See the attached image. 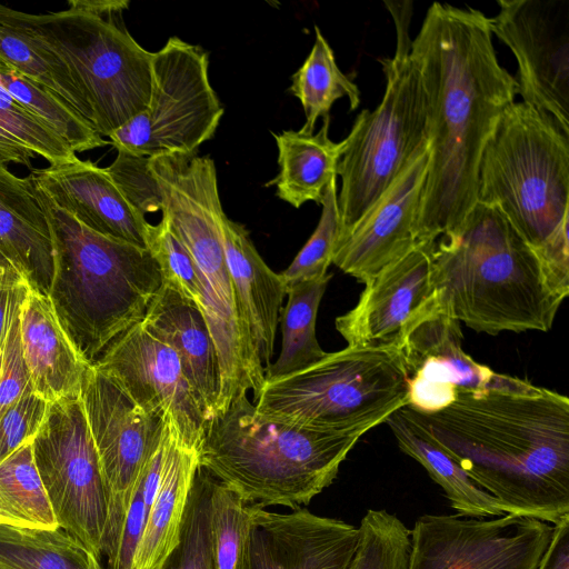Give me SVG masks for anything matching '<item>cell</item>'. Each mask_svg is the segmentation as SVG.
<instances>
[{
  "instance_id": "6da1fadb",
  "label": "cell",
  "mask_w": 569,
  "mask_h": 569,
  "mask_svg": "<svg viewBox=\"0 0 569 569\" xmlns=\"http://www.w3.org/2000/svg\"><path fill=\"white\" fill-rule=\"evenodd\" d=\"M427 100L430 161L417 243L457 229L477 203L482 151L517 82L493 47L482 11L433 2L411 42Z\"/></svg>"
},
{
  "instance_id": "7a4b0ae2",
  "label": "cell",
  "mask_w": 569,
  "mask_h": 569,
  "mask_svg": "<svg viewBox=\"0 0 569 569\" xmlns=\"http://www.w3.org/2000/svg\"><path fill=\"white\" fill-rule=\"evenodd\" d=\"M432 437L503 513L555 525L569 515V399L519 379L418 412Z\"/></svg>"
},
{
  "instance_id": "3957f363",
  "label": "cell",
  "mask_w": 569,
  "mask_h": 569,
  "mask_svg": "<svg viewBox=\"0 0 569 569\" xmlns=\"http://www.w3.org/2000/svg\"><path fill=\"white\" fill-rule=\"evenodd\" d=\"M432 279L446 313L489 335L548 331L569 293L505 216L479 202L436 240Z\"/></svg>"
},
{
  "instance_id": "277c9868",
  "label": "cell",
  "mask_w": 569,
  "mask_h": 569,
  "mask_svg": "<svg viewBox=\"0 0 569 569\" xmlns=\"http://www.w3.org/2000/svg\"><path fill=\"white\" fill-rule=\"evenodd\" d=\"M33 184L54 251L48 298L72 347L92 366L116 338L143 320L161 286L160 270L148 249L89 229Z\"/></svg>"
},
{
  "instance_id": "5b68a950",
  "label": "cell",
  "mask_w": 569,
  "mask_h": 569,
  "mask_svg": "<svg viewBox=\"0 0 569 569\" xmlns=\"http://www.w3.org/2000/svg\"><path fill=\"white\" fill-rule=\"evenodd\" d=\"M477 202L498 209L569 291V136L515 101L480 159Z\"/></svg>"
},
{
  "instance_id": "8992f818",
  "label": "cell",
  "mask_w": 569,
  "mask_h": 569,
  "mask_svg": "<svg viewBox=\"0 0 569 569\" xmlns=\"http://www.w3.org/2000/svg\"><path fill=\"white\" fill-rule=\"evenodd\" d=\"M247 393L207 421L200 468L249 505L299 509L333 482L361 435L264 418Z\"/></svg>"
},
{
  "instance_id": "52a82bcc",
  "label": "cell",
  "mask_w": 569,
  "mask_h": 569,
  "mask_svg": "<svg viewBox=\"0 0 569 569\" xmlns=\"http://www.w3.org/2000/svg\"><path fill=\"white\" fill-rule=\"evenodd\" d=\"M128 0H69L57 12L28 13L0 3V13L57 53L76 74L93 114L109 137L147 109L153 52L124 22Z\"/></svg>"
},
{
  "instance_id": "ba28073f",
  "label": "cell",
  "mask_w": 569,
  "mask_h": 569,
  "mask_svg": "<svg viewBox=\"0 0 569 569\" xmlns=\"http://www.w3.org/2000/svg\"><path fill=\"white\" fill-rule=\"evenodd\" d=\"M397 44L392 58L381 60L386 89L373 110L363 109L343 139L337 167L339 237L347 234L376 204L397 178L429 148L428 110L419 68L411 57L410 1H387ZM338 241V240H337Z\"/></svg>"
},
{
  "instance_id": "9c48e42d",
  "label": "cell",
  "mask_w": 569,
  "mask_h": 569,
  "mask_svg": "<svg viewBox=\"0 0 569 569\" xmlns=\"http://www.w3.org/2000/svg\"><path fill=\"white\" fill-rule=\"evenodd\" d=\"M254 400L256 411L271 420L362 436L407 406L408 382L398 348L347 346L264 380Z\"/></svg>"
},
{
  "instance_id": "30bf717a",
  "label": "cell",
  "mask_w": 569,
  "mask_h": 569,
  "mask_svg": "<svg viewBox=\"0 0 569 569\" xmlns=\"http://www.w3.org/2000/svg\"><path fill=\"white\" fill-rule=\"evenodd\" d=\"M224 214L219 196L204 190L176 197L163 213L170 230L188 249L197 267L201 310L220 366L218 415L240 392L252 390L256 397L264 381L263 367L239 316L226 261L221 232Z\"/></svg>"
},
{
  "instance_id": "8fae6325",
  "label": "cell",
  "mask_w": 569,
  "mask_h": 569,
  "mask_svg": "<svg viewBox=\"0 0 569 569\" xmlns=\"http://www.w3.org/2000/svg\"><path fill=\"white\" fill-rule=\"evenodd\" d=\"M222 114L209 80L208 52L170 37L153 52L147 109L110 133L109 144L146 158L193 153L214 136Z\"/></svg>"
},
{
  "instance_id": "7c38bea8",
  "label": "cell",
  "mask_w": 569,
  "mask_h": 569,
  "mask_svg": "<svg viewBox=\"0 0 569 569\" xmlns=\"http://www.w3.org/2000/svg\"><path fill=\"white\" fill-rule=\"evenodd\" d=\"M32 448L58 527L100 559L107 492L80 396L49 402Z\"/></svg>"
},
{
  "instance_id": "4fadbf2b",
  "label": "cell",
  "mask_w": 569,
  "mask_h": 569,
  "mask_svg": "<svg viewBox=\"0 0 569 569\" xmlns=\"http://www.w3.org/2000/svg\"><path fill=\"white\" fill-rule=\"evenodd\" d=\"M80 399L106 486L108 513L102 555L110 567L139 476L162 438L164 423L143 411L94 366L84 371Z\"/></svg>"
},
{
  "instance_id": "5bb4252c",
  "label": "cell",
  "mask_w": 569,
  "mask_h": 569,
  "mask_svg": "<svg viewBox=\"0 0 569 569\" xmlns=\"http://www.w3.org/2000/svg\"><path fill=\"white\" fill-rule=\"evenodd\" d=\"M552 531L551 523L510 513L425 515L410 530L408 569H537Z\"/></svg>"
},
{
  "instance_id": "9a60e30c",
  "label": "cell",
  "mask_w": 569,
  "mask_h": 569,
  "mask_svg": "<svg viewBox=\"0 0 569 569\" xmlns=\"http://www.w3.org/2000/svg\"><path fill=\"white\" fill-rule=\"evenodd\" d=\"M492 36L512 52L517 93L569 136V0H498Z\"/></svg>"
},
{
  "instance_id": "2e32d148",
  "label": "cell",
  "mask_w": 569,
  "mask_h": 569,
  "mask_svg": "<svg viewBox=\"0 0 569 569\" xmlns=\"http://www.w3.org/2000/svg\"><path fill=\"white\" fill-rule=\"evenodd\" d=\"M92 366L166 423L181 446L200 453L207 426L200 403L174 350L142 321L116 338Z\"/></svg>"
},
{
  "instance_id": "e0dca14e",
  "label": "cell",
  "mask_w": 569,
  "mask_h": 569,
  "mask_svg": "<svg viewBox=\"0 0 569 569\" xmlns=\"http://www.w3.org/2000/svg\"><path fill=\"white\" fill-rule=\"evenodd\" d=\"M461 342L460 322L439 307L435 295L397 347L407 375V407L436 412L459 395L507 388L519 380L478 363L463 351Z\"/></svg>"
},
{
  "instance_id": "ac0fdd59",
  "label": "cell",
  "mask_w": 569,
  "mask_h": 569,
  "mask_svg": "<svg viewBox=\"0 0 569 569\" xmlns=\"http://www.w3.org/2000/svg\"><path fill=\"white\" fill-rule=\"evenodd\" d=\"M435 242L417 243L365 283L357 305L336 319V329L349 347H398L407 328L435 298Z\"/></svg>"
},
{
  "instance_id": "d6986e66",
  "label": "cell",
  "mask_w": 569,
  "mask_h": 569,
  "mask_svg": "<svg viewBox=\"0 0 569 569\" xmlns=\"http://www.w3.org/2000/svg\"><path fill=\"white\" fill-rule=\"evenodd\" d=\"M429 161L428 148L397 178L369 212L338 239L332 263L366 283L417 246L415 226Z\"/></svg>"
},
{
  "instance_id": "ffe728a7",
  "label": "cell",
  "mask_w": 569,
  "mask_h": 569,
  "mask_svg": "<svg viewBox=\"0 0 569 569\" xmlns=\"http://www.w3.org/2000/svg\"><path fill=\"white\" fill-rule=\"evenodd\" d=\"M358 542L359 529L342 520L253 505L246 569H349Z\"/></svg>"
},
{
  "instance_id": "44dd1931",
  "label": "cell",
  "mask_w": 569,
  "mask_h": 569,
  "mask_svg": "<svg viewBox=\"0 0 569 569\" xmlns=\"http://www.w3.org/2000/svg\"><path fill=\"white\" fill-rule=\"evenodd\" d=\"M29 176L54 204L89 229L147 249L149 222L126 199L106 168L77 157L32 169Z\"/></svg>"
},
{
  "instance_id": "7402d4cb",
  "label": "cell",
  "mask_w": 569,
  "mask_h": 569,
  "mask_svg": "<svg viewBox=\"0 0 569 569\" xmlns=\"http://www.w3.org/2000/svg\"><path fill=\"white\" fill-rule=\"evenodd\" d=\"M142 323L177 353L207 421L219 412L221 376L218 355L201 309L161 283Z\"/></svg>"
},
{
  "instance_id": "603a6c76",
  "label": "cell",
  "mask_w": 569,
  "mask_h": 569,
  "mask_svg": "<svg viewBox=\"0 0 569 569\" xmlns=\"http://www.w3.org/2000/svg\"><path fill=\"white\" fill-rule=\"evenodd\" d=\"M0 254L28 287L48 297L54 274L49 222L31 178L0 161Z\"/></svg>"
},
{
  "instance_id": "cb8c5ba5",
  "label": "cell",
  "mask_w": 569,
  "mask_h": 569,
  "mask_svg": "<svg viewBox=\"0 0 569 569\" xmlns=\"http://www.w3.org/2000/svg\"><path fill=\"white\" fill-rule=\"evenodd\" d=\"M221 232L239 316L264 370L273 355L286 286L260 257L243 224L224 214Z\"/></svg>"
},
{
  "instance_id": "d4e9b609",
  "label": "cell",
  "mask_w": 569,
  "mask_h": 569,
  "mask_svg": "<svg viewBox=\"0 0 569 569\" xmlns=\"http://www.w3.org/2000/svg\"><path fill=\"white\" fill-rule=\"evenodd\" d=\"M22 356L30 383L47 402L80 396L87 365L59 325L51 302L30 288L20 310Z\"/></svg>"
},
{
  "instance_id": "484cf974",
  "label": "cell",
  "mask_w": 569,
  "mask_h": 569,
  "mask_svg": "<svg viewBox=\"0 0 569 569\" xmlns=\"http://www.w3.org/2000/svg\"><path fill=\"white\" fill-rule=\"evenodd\" d=\"M199 468V453L181 446L167 426L161 478L146 517L132 569H162L178 547Z\"/></svg>"
},
{
  "instance_id": "4316f807",
  "label": "cell",
  "mask_w": 569,
  "mask_h": 569,
  "mask_svg": "<svg viewBox=\"0 0 569 569\" xmlns=\"http://www.w3.org/2000/svg\"><path fill=\"white\" fill-rule=\"evenodd\" d=\"M330 117L322 119L317 133L283 130L272 133L278 148L279 172L266 183L276 188V196L299 209L308 201L321 204L337 167L343 141L329 138Z\"/></svg>"
},
{
  "instance_id": "83f0119b",
  "label": "cell",
  "mask_w": 569,
  "mask_h": 569,
  "mask_svg": "<svg viewBox=\"0 0 569 569\" xmlns=\"http://www.w3.org/2000/svg\"><path fill=\"white\" fill-rule=\"evenodd\" d=\"M385 422L401 451L427 470L459 515L475 518L503 515L498 501L469 478L432 437L415 410L405 406L391 413Z\"/></svg>"
},
{
  "instance_id": "f1b7e54d",
  "label": "cell",
  "mask_w": 569,
  "mask_h": 569,
  "mask_svg": "<svg viewBox=\"0 0 569 569\" xmlns=\"http://www.w3.org/2000/svg\"><path fill=\"white\" fill-rule=\"evenodd\" d=\"M0 60L57 94L93 127L89 102L66 61L1 13Z\"/></svg>"
},
{
  "instance_id": "f546056e",
  "label": "cell",
  "mask_w": 569,
  "mask_h": 569,
  "mask_svg": "<svg viewBox=\"0 0 569 569\" xmlns=\"http://www.w3.org/2000/svg\"><path fill=\"white\" fill-rule=\"evenodd\" d=\"M330 278L327 273L287 288L288 301L279 316L281 351L278 359L264 368V380L302 370L326 356L316 336V320Z\"/></svg>"
},
{
  "instance_id": "4dcf8cb0",
  "label": "cell",
  "mask_w": 569,
  "mask_h": 569,
  "mask_svg": "<svg viewBox=\"0 0 569 569\" xmlns=\"http://www.w3.org/2000/svg\"><path fill=\"white\" fill-rule=\"evenodd\" d=\"M0 518L3 526L59 528L34 461L32 441L0 462Z\"/></svg>"
},
{
  "instance_id": "1f68e13d",
  "label": "cell",
  "mask_w": 569,
  "mask_h": 569,
  "mask_svg": "<svg viewBox=\"0 0 569 569\" xmlns=\"http://www.w3.org/2000/svg\"><path fill=\"white\" fill-rule=\"evenodd\" d=\"M316 39L309 56L293 73L289 91L300 101L306 122L300 130L313 133L319 118L330 117L333 103L347 97L350 109L360 103L358 86L338 67L333 50L315 26Z\"/></svg>"
},
{
  "instance_id": "d6a6232c",
  "label": "cell",
  "mask_w": 569,
  "mask_h": 569,
  "mask_svg": "<svg viewBox=\"0 0 569 569\" xmlns=\"http://www.w3.org/2000/svg\"><path fill=\"white\" fill-rule=\"evenodd\" d=\"M0 566L8 569H103L100 559L60 528L0 526Z\"/></svg>"
},
{
  "instance_id": "836d02e7",
  "label": "cell",
  "mask_w": 569,
  "mask_h": 569,
  "mask_svg": "<svg viewBox=\"0 0 569 569\" xmlns=\"http://www.w3.org/2000/svg\"><path fill=\"white\" fill-rule=\"evenodd\" d=\"M0 86L50 126L74 152L109 144V141L57 94L1 60Z\"/></svg>"
},
{
  "instance_id": "e575fe53",
  "label": "cell",
  "mask_w": 569,
  "mask_h": 569,
  "mask_svg": "<svg viewBox=\"0 0 569 569\" xmlns=\"http://www.w3.org/2000/svg\"><path fill=\"white\" fill-rule=\"evenodd\" d=\"M253 505L213 479L209 500V539L213 569H246Z\"/></svg>"
},
{
  "instance_id": "d590c367",
  "label": "cell",
  "mask_w": 569,
  "mask_h": 569,
  "mask_svg": "<svg viewBox=\"0 0 569 569\" xmlns=\"http://www.w3.org/2000/svg\"><path fill=\"white\" fill-rule=\"evenodd\" d=\"M359 542L349 569H408L410 530L387 510L370 509L360 521Z\"/></svg>"
},
{
  "instance_id": "8d00e7d4",
  "label": "cell",
  "mask_w": 569,
  "mask_h": 569,
  "mask_svg": "<svg viewBox=\"0 0 569 569\" xmlns=\"http://www.w3.org/2000/svg\"><path fill=\"white\" fill-rule=\"evenodd\" d=\"M0 138L57 164L77 158L71 147L42 119L0 86Z\"/></svg>"
},
{
  "instance_id": "74e56055",
  "label": "cell",
  "mask_w": 569,
  "mask_h": 569,
  "mask_svg": "<svg viewBox=\"0 0 569 569\" xmlns=\"http://www.w3.org/2000/svg\"><path fill=\"white\" fill-rule=\"evenodd\" d=\"M213 478L199 468L186 509L178 547L162 569H213L209 539V500Z\"/></svg>"
},
{
  "instance_id": "f35d334b",
  "label": "cell",
  "mask_w": 569,
  "mask_h": 569,
  "mask_svg": "<svg viewBox=\"0 0 569 569\" xmlns=\"http://www.w3.org/2000/svg\"><path fill=\"white\" fill-rule=\"evenodd\" d=\"M337 194L335 178L328 184L322 199L318 226L289 267L280 273L286 290L297 282L321 278L328 273L340 231Z\"/></svg>"
},
{
  "instance_id": "ab89813d",
  "label": "cell",
  "mask_w": 569,
  "mask_h": 569,
  "mask_svg": "<svg viewBox=\"0 0 569 569\" xmlns=\"http://www.w3.org/2000/svg\"><path fill=\"white\" fill-rule=\"evenodd\" d=\"M147 249L159 267L161 283L172 287L201 309V284L193 258L163 218L157 224L149 223Z\"/></svg>"
},
{
  "instance_id": "60d3db41",
  "label": "cell",
  "mask_w": 569,
  "mask_h": 569,
  "mask_svg": "<svg viewBox=\"0 0 569 569\" xmlns=\"http://www.w3.org/2000/svg\"><path fill=\"white\" fill-rule=\"evenodd\" d=\"M28 288L23 280H19L10 290L6 337L0 352V419L30 382L20 337V310Z\"/></svg>"
},
{
  "instance_id": "b9f144b4",
  "label": "cell",
  "mask_w": 569,
  "mask_h": 569,
  "mask_svg": "<svg viewBox=\"0 0 569 569\" xmlns=\"http://www.w3.org/2000/svg\"><path fill=\"white\" fill-rule=\"evenodd\" d=\"M149 159L118 151L113 162L106 168L130 204L144 216L161 211L160 189Z\"/></svg>"
},
{
  "instance_id": "7bdbcfd3",
  "label": "cell",
  "mask_w": 569,
  "mask_h": 569,
  "mask_svg": "<svg viewBox=\"0 0 569 569\" xmlns=\"http://www.w3.org/2000/svg\"><path fill=\"white\" fill-rule=\"evenodd\" d=\"M49 402L29 382L21 397L0 419V462L38 432Z\"/></svg>"
},
{
  "instance_id": "ee69618b",
  "label": "cell",
  "mask_w": 569,
  "mask_h": 569,
  "mask_svg": "<svg viewBox=\"0 0 569 569\" xmlns=\"http://www.w3.org/2000/svg\"><path fill=\"white\" fill-rule=\"evenodd\" d=\"M537 569H569V515L553 525L550 542Z\"/></svg>"
},
{
  "instance_id": "f6af8a7d",
  "label": "cell",
  "mask_w": 569,
  "mask_h": 569,
  "mask_svg": "<svg viewBox=\"0 0 569 569\" xmlns=\"http://www.w3.org/2000/svg\"><path fill=\"white\" fill-rule=\"evenodd\" d=\"M37 156L0 138V161L31 168V159Z\"/></svg>"
},
{
  "instance_id": "bcb514c9",
  "label": "cell",
  "mask_w": 569,
  "mask_h": 569,
  "mask_svg": "<svg viewBox=\"0 0 569 569\" xmlns=\"http://www.w3.org/2000/svg\"><path fill=\"white\" fill-rule=\"evenodd\" d=\"M19 280H23V279H21V278L6 279L0 282V352L2 350L4 337H6L10 290H11L12 284Z\"/></svg>"
},
{
  "instance_id": "7dc6e473",
  "label": "cell",
  "mask_w": 569,
  "mask_h": 569,
  "mask_svg": "<svg viewBox=\"0 0 569 569\" xmlns=\"http://www.w3.org/2000/svg\"><path fill=\"white\" fill-rule=\"evenodd\" d=\"M21 278L19 273L0 254V282L6 279ZM22 279V278H21ZM24 281V280H23Z\"/></svg>"
},
{
  "instance_id": "c3c4849f",
  "label": "cell",
  "mask_w": 569,
  "mask_h": 569,
  "mask_svg": "<svg viewBox=\"0 0 569 569\" xmlns=\"http://www.w3.org/2000/svg\"><path fill=\"white\" fill-rule=\"evenodd\" d=\"M0 526H3V521H2V519H1V518H0Z\"/></svg>"
},
{
  "instance_id": "681fc988",
  "label": "cell",
  "mask_w": 569,
  "mask_h": 569,
  "mask_svg": "<svg viewBox=\"0 0 569 569\" xmlns=\"http://www.w3.org/2000/svg\"><path fill=\"white\" fill-rule=\"evenodd\" d=\"M0 569H8V568H4V567L0 566Z\"/></svg>"
}]
</instances>
